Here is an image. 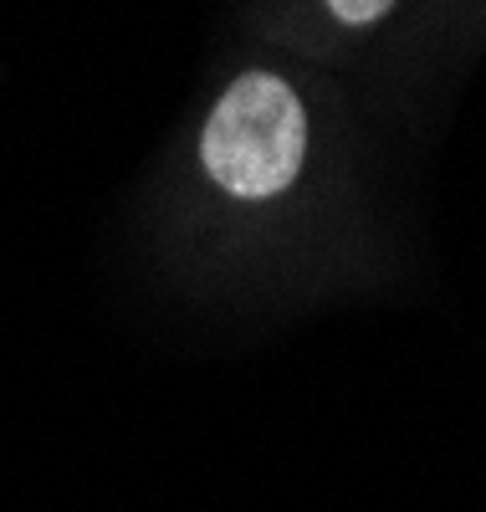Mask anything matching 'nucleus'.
<instances>
[{"mask_svg":"<svg viewBox=\"0 0 486 512\" xmlns=\"http://www.w3.org/2000/svg\"><path fill=\"white\" fill-rule=\"evenodd\" d=\"M394 6H400V0H323L328 21L343 26V31H374L379 21L394 16Z\"/></svg>","mask_w":486,"mask_h":512,"instance_id":"obj_2","label":"nucleus"},{"mask_svg":"<svg viewBox=\"0 0 486 512\" xmlns=\"http://www.w3.org/2000/svg\"><path fill=\"white\" fill-rule=\"evenodd\" d=\"M307 108L302 93L277 72H246L220 93L205 118L200 159L205 175L236 200L287 195L307 164Z\"/></svg>","mask_w":486,"mask_h":512,"instance_id":"obj_1","label":"nucleus"}]
</instances>
